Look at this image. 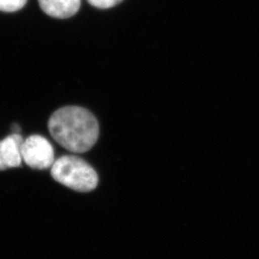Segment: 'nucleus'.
Instances as JSON below:
<instances>
[{"mask_svg":"<svg viewBox=\"0 0 259 259\" xmlns=\"http://www.w3.org/2000/svg\"><path fill=\"white\" fill-rule=\"evenodd\" d=\"M56 182L79 192H90L98 185L96 171L87 161L75 156H63L51 167Z\"/></svg>","mask_w":259,"mask_h":259,"instance_id":"f03ea898","label":"nucleus"},{"mask_svg":"<svg viewBox=\"0 0 259 259\" xmlns=\"http://www.w3.org/2000/svg\"><path fill=\"white\" fill-rule=\"evenodd\" d=\"M48 130L61 146L72 153L91 150L99 137L96 117L87 109L76 106L56 111L49 118Z\"/></svg>","mask_w":259,"mask_h":259,"instance_id":"f257e3e1","label":"nucleus"},{"mask_svg":"<svg viewBox=\"0 0 259 259\" xmlns=\"http://www.w3.org/2000/svg\"><path fill=\"white\" fill-rule=\"evenodd\" d=\"M41 10L52 18L68 19L80 9L81 0H38Z\"/></svg>","mask_w":259,"mask_h":259,"instance_id":"39448f33","label":"nucleus"},{"mask_svg":"<svg viewBox=\"0 0 259 259\" xmlns=\"http://www.w3.org/2000/svg\"><path fill=\"white\" fill-rule=\"evenodd\" d=\"M27 0H0V11L6 13H13L22 9Z\"/></svg>","mask_w":259,"mask_h":259,"instance_id":"423d86ee","label":"nucleus"},{"mask_svg":"<svg viewBox=\"0 0 259 259\" xmlns=\"http://www.w3.org/2000/svg\"><path fill=\"white\" fill-rule=\"evenodd\" d=\"M88 1L94 7L100 8V9L111 8L122 2V0H88Z\"/></svg>","mask_w":259,"mask_h":259,"instance_id":"0eeeda50","label":"nucleus"},{"mask_svg":"<svg viewBox=\"0 0 259 259\" xmlns=\"http://www.w3.org/2000/svg\"><path fill=\"white\" fill-rule=\"evenodd\" d=\"M22 160L33 169L45 170L54 164V149L41 136H31L21 146Z\"/></svg>","mask_w":259,"mask_h":259,"instance_id":"7ed1b4c3","label":"nucleus"},{"mask_svg":"<svg viewBox=\"0 0 259 259\" xmlns=\"http://www.w3.org/2000/svg\"><path fill=\"white\" fill-rule=\"evenodd\" d=\"M23 141L19 134H13L0 141V171L21 165V146Z\"/></svg>","mask_w":259,"mask_h":259,"instance_id":"20e7f679","label":"nucleus"}]
</instances>
